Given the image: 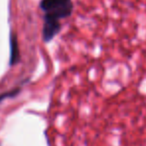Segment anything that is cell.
<instances>
[{"instance_id": "4", "label": "cell", "mask_w": 146, "mask_h": 146, "mask_svg": "<svg viewBox=\"0 0 146 146\" xmlns=\"http://www.w3.org/2000/svg\"><path fill=\"white\" fill-rule=\"evenodd\" d=\"M20 91H21V86H18V87L12 88V89L9 90V91L3 92L2 94H0V102H2L3 100H5V99H8V98L15 97L17 94H19Z\"/></svg>"}, {"instance_id": "2", "label": "cell", "mask_w": 146, "mask_h": 146, "mask_svg": "<svg viewBox=\"0 0 146 146\" xmlns=\"http://www.w3.org/2000/svg\"><path fill=\"white\" fill-rule=\"evenodd\" d=\"M61 30L60 22L44 19L42 28V38L44 42H50Z\"/></svg>"}, {"instance_id": "3", "label": "cell", "mask_w": 146, "mask_h": 146, "mask_svg": "<svg viewBox=\"0 0 146 146\" xmlns=\"http://www.w3.org/2000/svg\"><path fill=\"white\" fill-rule=\"evenodd\" d=\"M20 60V52H19V45L17 36L15 33L10 34V58H9V64L10 66L16 65Z\"/></svg>"}, {"instance_id": "1", "label": "cell", "mask_w": 146, "mask_h": 146, "mask_svg": "<svg viewBox=\"0 0 146 146\" xmlns=\"http://www.w3.org/2000/svg\"><path fill=\"white\" fill-rule=\"evenodd\" d=\"M41 10L44 12V19L60 22L72 14V0H41L39 4Z\"/></svg>"}]
</instances>
